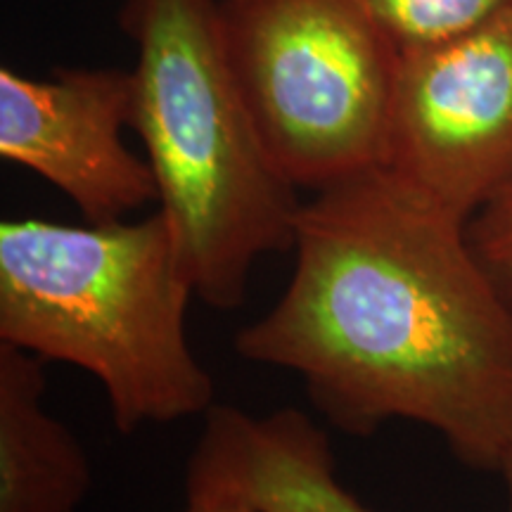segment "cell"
<instances>
[{
	"label": "cell",
	"instance_id": "obj_8",
	"mask_svg": "<svg viewBox=\"0 0 512 512\" xmlns=\"http://www.w3.org/2000/svg\"><path fill=\"white\" fill-rule=\"evenodd\" d=\"M46 361L0 342V512H79L91 463L43 408Z\"/></svg>",
	"mask_w": 512,
	"mask_h": 512
},
{
	"label": "cell",
	"instance_id": "obj_6",
	"mask_svg": "<svg viewBox=\"0 0 512 512\" xmlns=\"http://www.w3.org/2000/svg\"><path fill=\"white\" fill-rule=\"evenodd\" d=\"M133 72L60 69L46 79L0 69V157L69 197L88 223H117L157 202L147 159L124 143Z\"/></svg>",
	"mask_w": 512,
	"mask_h": 512
},
{
	"label": "cell",
	"instance_id": "obj_4",
	"mask_svg": "<svg viewBox=\"0 0 512 512\" xmlns=\"http://www.w3.org/2000/svg\"><path fill=\"white\" fill-rule=\"evenodd\" d=\"M223 50L294 188L382 166L399 48L361 0H216Z\"/></svg>",
	"mask_w": 512,
	"mask_h": 512
},
{
	"label": "cell",
	"instance_id": "obj_1",
	"mask_svg": "<svg viewBox=\"0 0 512 512\" xmlns=\"http://www.w3.org/2000/svg\"><path fill=\"white\" fill-rule=\"evenodd\" d=\"M283 297L235 337L292 370L347 434L430 427L456 458L501 472L512 451V302L467 221L387 166L316 190L294 221Z\"/></svg>",
	"mask_w": 512,
	"mask_h": 512
},
{
	"label": "cell",
	"instance_id": "obj_11",
	"mask_svg": "<svg viewBox=\"0 0 512 512\" xmlns=\"http://www.w3.org/2000/svg\"><path fill=\"white\" fill-rule=\"evenodd\" d=\"M183 512H259L252 505L233 496L216 494H188V505Z\"/></svg>",
	"mask_w": 512,
	"mask_h": 512
},
{
	"label": "cell",
	"instance_id": "obj_3",
	"mask_svg": "<svg viewBox=\"0 0 512 512\" xmlns=\"http://www.w3.org/2000/svg\"><path fill=\"white\" fill-rule=\"evenodd\" d=\"M136 46L131 128L145 145L159 209L195 294L216 311L245 304L266 254L292 252L302 200L268 157L230 72L216 0H126Z\"/></svg>",
	"mask_w": 512,
	"mask_h": 512
},
{
	"label": "cell",
	"instance_id": "obj_7",
	"mask_svg": "<svg viewBox=\"0 0 512 512\" xmlns=\"http://www.w3.org/2000/svg\"><path fill=\"white\" fill-rule=\"evenodd\" d=\"M185 491L233 496L259 512H373L337 479L325 432L294 408L249 415L214 403Z\"/></svg>",
	"mask_w": 512,
	"mask_h": 512
},
{
	"label": "cell",
	"instance_id": "obj_2",
	"mask_svg": "<svg viewBox=\"0 0 512 512\" xmlns=\"http://www.w3.org/2000/svg\"><path fill=\"white\" fill-rule=\"evenodd\" d=\"M192 294L162 209L133 223H0V342L91 373L121 434L214 406L185 325Z\"/></svg>",
	"mask_w": 512,
	"mask_h": 512
},
{
	"label": "cell",
	"instance_id": "obj_9",
	"mask_svg": "<svg viewBox=\"0 0 512 512\" xmlns=\"http://www.w3.org/2000/svg\"><path fill=\"white\" fill-rule=\"evenodd\" d=\"M401 50L434 46L512 12V0H361Z\"/></svg>",
	"mask_w": 512,
	"mask_h": 512
},
{
	"label": "cell",
	"instance_id": "obj_12",
	"mask_svg": "<svg viewBox=\"0 0 512 512\" xmlns=\"http://www.w3.org/2000/svg\"><path fill=\"white\" fill-rule=\"evenodd\" d=\"M501 475L505 479V486H508V512H512V451L508 453V458H505Z\"/></svg>",
	"mask_w": 512,
	"mask_h": 512
},
{
	"label": "cell",
	"instance_id": "obj_10",
	"mask_svg": "<svg viewBox=\"0 0 512 512\" xmlns=\"http://www.w3.org/2000/svg\"><path fill=\"white\" fill-rule=\"evenodd\" d=\"M472 247L512 302V183L467 223Z\"/></svg>",
	"mask_w": 512,
	"mask_h": 512
},
{
	"label": "cell",
	"instance_id": "obj_5",
	"mask_svg": "<svg viewBox=\"0 0 512 512\" xmlns=\"http://www.w3.org/2000/svg\"><path fill=\"white\" fill-rule=\"evenodd\" d=\"M382 166L467 223L512 183V12L401 50Z\"/></svg>",
	"mask_w": 512,
	"mask_h": 512
}]
</instances>
